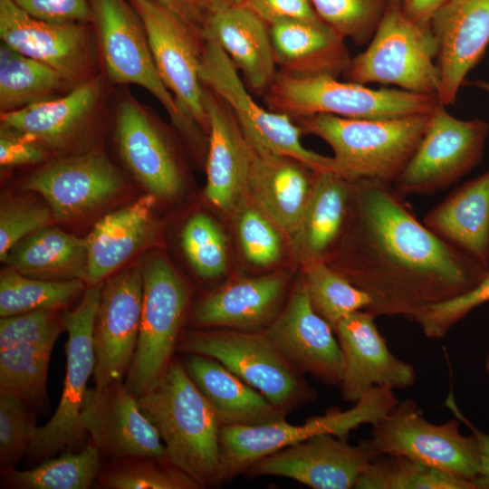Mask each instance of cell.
Returning <instances> with one entry per match:
<instances>
[{
  "instance_id": "6da1fadb",
  "label": "cell",
  "mask_w": 489,
  "mask_h": 489,
  "mask_svg": "<svg viewBox=\"0 0 489 489\" xmlns=\"http://www.w3.org/2000/svg\"><path fill=\"white\" fill-rule=\"evenodd\" d=\"M340 257L329 264L371 298L376 317L415 321L431 305L475 287L485 267L420 222L392 184L353 182Z\"/></svg>"
},
{
  "instance_id": "7a4b0ae2",
  "label": "cell",
  "mask_w": 489,
  "mask_h": 489,
  "mask_svg": "<svg viewBox=\"0 0 489 489\" xmlns=\"http://www.w3.org/2000/svg\"><path fill=\"white\" fill-rule=\"evenodd\" d=\"M173 463L202 488L222 484V424L177 356L159 380L136 397Z\"/></svg>"
},
{
  "instance_id": "3957f363",
  "label": "cell",
  "mask_w": 489,
  "mask_h": 489,
  "mask_svg": "<svg viewBox=\"0 0 489 489\" xmlns=\"http://www.w3.org/2000/svg\"><path fill=\"white\" fill-rule=\"evenodd\" d=\"M431 113L388 119L316 114L296 123L303 133L321 139L331 148L334 172L343 178L393 184L421 141Z\"/></svg>"
},
{
  "instance_id": "277c9868",
  "label": "cell",
  "mask_w": 489,
  "mask_h": 489,
  "mask_svg": "<svg viewBox=\"0 0 489 489\" xmlns=\"http://www.w3.org/2000/svg\"><path fill=\"white\" fill-rule=\"evenodd\" d=\"M267 109L293 120L329 114L350 119H388L431 113L436 95L401 89H371L332 76L295 77L278 71L263 94Z\"/></svg>"
},
{
  "instance_id": "5b68a950",
  "label": "cell",
  "mask_w": 489,
  "mask_h": 489,
  "mask_svg": "<svg viewBox=\"0 0 489 489\" xmlns=\"http://www.w3.org/2000/svg\"><path fill=\"white\" fill-rule=\"evenodd\" d=\"M177 352L214 358L287 415L313 402L316 390L264 332L195 329L183 332Z\"/></svg>"
},
{
  "instance_id": "8992f818",
  "label": "cell",
  "mask_w": 489,
  "mask_h": 489,
  "mask_svg": "<svg viewBox=\"0 0 489 489\" xmlns=\"http://www.w3.org/2000/svg\"><path fill=\"white\" fill-rule=\"evenodd\" d=\"M392 388L375 387L347 410L331 408L308 418L302 425L286 419L258 426H222L220 462L222 483H228L259 459L283 447L321 434L348 438L363 424L371 426L386 417L398 403Z\"/></svg>"
},
{
  "instance_id": "52a82bcc",
  "label": "cell",
  "mask_w": 489,
  "mask_h": 489,
  "mask_svg": "<svg viewBox=\"0 0 489 489\" xmlns=\"http://www.w3.org/2000/svg\"><path fill=\"white\" fill-rule=\"evenodd\" d=\"M140 266L143 302L139 335L124 379L135 397L149 390L177 356L190 299L187 283L161 255L148 256Z\"/></svg>"
},
{
  "instance_id": "ba28073f",
  "label": "cell",
  "mask_w": 489,
  "mask_h": 489,
  "mask_svg": "<svg viewBox=\"0 0 489 489\" xmlns=\"http://www.w3.org/2000/svg\"><path fill=\"white\" fill-rule=\"evenodd\" d=\"M103 283L86 287L78 305L63 310L66 372L58 407L39 427L25 456L30 468L65 450L79 451L89 440L81 413L95 368L93 327Z\"/></svg>"
},
{
  "instance_id": "9c48e42d",
  "label": "cell",
  "mask_w": 489,
  "mask_h": 489,
  "mask_svg": "<svg viewBox=\"0 0 489 489\" xmlns=\"http://www.w3.org/2000/svg\"><path fill=\"white\" fill-rule=\"evenodd\" d=\"M92 24L111 82L135 84L165 108L176 128L197 146L206 134L177 106L157 69L143 21L129 0H90Z\"/></svg>"
},
{
  "instance_id": "30bf717a",
  "label": "cell",
  "mask_w": 489,
  "mask_h": 489,
  "mask_svg": "<svg viewBox=\"0 0 489 489\" xmlns=\"http://www.w3.org/2000/svg\"><path fill=\"white\" fill-rule=\"evenodd\" d=\"M437 43L429 28L422 27L388 5L368 47L351 57L343 73L347 82H378L420 94H437Z\"/></svg>"
},
{
  "instance_id": "8fae6325",
  "label": "cell",
  "mask_w": 489,
  "mask_h": 489,
  "mask_svg": "<svg viewBox=\"0 0 489 489\" xmlns=\"http://www.w3.org/2000/svg\"><path fill=\"white\" fill-rule=\"evenodd\" d=\"M199 76L202 84L218 95L234 113L244 137L261 152L289 156L315 171H335L332 157L306 149L302 129L289 116L259 105L220 45L205 41Z\"/></svg>"
},
{
  "instance_id": "7c38bea8",
  "label": "cell",
  "mask_w": 489,
  "mask_h": 489,
  "mask_svg": "<svg viewBox=\"0 0 489 489\" xmlns=\"http://www.w3.org/2000/svg\"><path fill=\"white\" fill-rule=\"evenodd\" d=\"M488 133L485 120L458 119L439 103L393 187L404 197L433 195L450 187L480 164Z\"/></svg>"
},
{
  "instance_id": "4fadbf2b",
  "label": "cell",
  "mask_w": 489,
  "mask_h": 489,
  "mask_svg": "<svg viewBox=\"0 0 489 489\" xmlns=\"http://www.w3.org/2000/svg\"><path fill=\"white\" fill-rule=\"evenodd\" d=\"M459 427L455 417L443 424L429 422L408 399L372 425L370 440L380 455L407 456L474 483L480 469L477 441Z\"/></svg>"
},
{
  "instance_id": "5bb4252c",
  "label": "cell",
  "mask_w": 489,
  "mask_h": 489,
  "mask_svg": "<svg viewBox=\"0 0 489 489\" xmlns=\"http://www.w3.org/2000/svg\"><path fill=\"white\" fill-rule=\"evenodd\" d=\"M129 1L143 21L162 82L184 115L208 135L199 76L205 43L200 31L158 0Z\"/></svg>"
},
{
  "instance_id": "9a60e30c",
  "label": "cell",
  "mask_w": 489,
  "mask_h": 489,
  "mask_svg": "<svg viewBox=\"0 0 489 489\" xmlns=\"http://www.w3.org/2000/svg\"><path fill=\"white\" fill-rule=\"evenodd\" d=\"M63 331V310L1 317L0 392L17 397L39 415L46 413L50 358Z\"/></svg>"
},
{
  "instance_id": "2e32d148",
  "label": "cell",
  "mask_w": 489,
  "mask_h": 489,
  "mask_svg": "<svg viewBox=\"0 0 489 489\" xmlns=\"http://www.w3.org/2000/svg\"><path fill=\"white\" fill-rule=\"evenodd\" d=\"M0 38L16 52L54 69L73 86L94 77L98 41L92 24L41 20L12 0H0Z\"/></svg>"
},
{
  "instance_id": "e0dca14e",
  "label": "cell",
  "mask_w": 489,
  "mask_h": 489,
  "mask_svg": "<svg viewBox=\"0 0 489 489\" xmlns=\"http://www.w3.org/2000/svg\"><path fill=\"white\" fill-rule=\"evenodd\" d=\"M379 455L370 439L351 445L348 438L321 434L259 459L245 475L285 477L313 489H350Z\"/></svg>"
},
{
  "instance_id": "ac0fdd59",
  "label": "cell",
  "mask_w": 489,
  "mask_h": 489,
  "mask_svg": "<svg viewBox=\"0 0 489 489\" xmlns=\"http://www.w3.org/2000/svg\"><path fill=\"white\" fill-rule=\"evenodd\" d=\"M142 302L140 265L103 283L93 327L96 388L124 380L139 340Z\"/></svg>"
},
{
  "instance_id": "d6986e66",
  "label": "cell",
  "mask_w": 489,
  "mask_h": 489,
  "mask_svg": "<svg viewBox=\"0 0 489 489\" xmlns=\"http://www.w3.org/2000/svg\"><path fill=\"white\" fill-rule=\"evenodd\" d=\"M122 187L117 168L98 151L54 160L21 185L46 200L56 221L73 220L99 208Z\"/></svg>"
},
{
  "instance_id": "ffe728a7",
  "label": "cell",
  "mask_w": 489,
  "mask_h": 489,
  "mask_svg": "<svg viewBox=\"0 0 489 489\" xmlns=\"http://www.w3.org/2000/svg\"><path fill=\"white\" fill-rule=\"evenodd\" d=\"M263 331L304 375L326 385L339 386L343 368L340 346L333 328L312 306L302 280Z\"/></svg>"
},
{
  "instance_id": "44dd1931",
  "label": "cell",
  "mask_w": 489,
  "mask_h": 489,
  "mask_svg": "<svg viewBox=\"0 0 489 489\" xmlns=\"http://www.w3.org/2000/svg\"><path fill=\"white\" fill-rule=\"evenodd\" d=\"M376 318L360 310L342 319L334 330L343 360L338 387L342 399L351 404L372 388L406 389L416 381L414 367L389 350Z\"/></svg>"
},
{
  "instance_id": "7402d4cb",
  "label": "cell",
  "mask_w": 489,
  "mask_h": 489,
  "mask_svg": "<svg viewBox=\"0 0 489 489\" xmlns=\"http://www.w3.org/2000/svg\"><path fill=\"white\" fill-rule=\"evenodd\" d=\"M81 417L102 462L132 455H168L158 432L124 380L88 388Z\"/></svg>"
},
{
  "instance_id": "603a6c76",
  "label": "cell",
  "mask_w": 489,
  "mask_h": 489,
  "mask_svg": "<svg viewBox=\"0 0 489 489\" xmlns=\"http://www.w3.org/2000/svg\"><path fill=\"white\" fill-rule=\"evenodd\" d=\"M437 43L438 102L455 103L468 72L489 45V0H448L432 17Z\"/></svg>"
},
{
  "instance_id": "cb8c5ba5",
  "label": "cell",
  "mask_w": 489,
  "mask_h": 489,
  "mask_svg": "<svg viewBox=\"0 0 489 489\" xmlns=\"http://www.w3.org/2000/svg\"><path fill=\"white\" fill-rule=\"evenodd\" d=\"M208 120L207 199L225 213H235L249 197L248 179L254 149L244 137L228 105L204 86Z\"/></svg>"
},
{
  "instance_id": "d4e9b609",
  "label": "cell",
  "mask_w": 489,
  "mask_h": 489,
  "mask_svg": "<svg viewBox=\"0 0 489 489\" xmlns=\"http://www.w3.org/2000/svg\"><path fill=\"white\" fill-rule=\"evenodd\" d=\"M120 156L150 194L169 198L182 187V174L163 129L133 98H124L116 110Z\"/></svg>"
},
{
  "instance_id": "484cf974",
  "label": "cell",
  "mask_w": 489,
  "mask_h": 489,
  "mask_svg": "<svg viewBox=\"0 0 489 489\" xmlns=\"http://www.w3.org/2000/svg\"><path fill=\"white\" fill-rule=\"evenodd\" d=\"M287 282L279 273L232 281L199 299L189 322L196 329L262 331L282 311Z\"/></svg>"
},
{
  "instance_id": "4316f807",
  "label": "cell",
  "mask_w": 489,
  "mask_h": 489,
  "mask_svg": "<svg viewBox=\"0 0 489 489\" xmlns=\"http://www.w3.org/2000/svg\"><path fill=\"white\" fill-rule=\"evenodd\" d=\"M101 96L102 83L98 77H92L61 97L1 113V130L47 150H62L91 127Z\"/></svg>"
},
{
  "instance_id": "83f0119b",
  "label": "cell",
  "mask_w": 489,
  "mask_h": 489,
  "mask_svg": "<svg viewBox=\"0 0 489 489\" xmlns=\"http://www.w3.org/2000/svg\"><path fill=\"white\" fill-rule=\"evenodd\" d=\"M204 41L217 43L242 73L250 91L264 94L278 71L270 24L246 5L208 13Z\"/></svg>"
},
{
  "instance_id": "f1b7e54d",
  "label": "cell",
  "mask_w": 489,
  "mask_h": 489,
  "mask_svg": "<svg viewBox=\"0 0 489 489\" xmlns=\"http://www.w3.org/2000/svg\"><path fill=\"white\" fill-rule=\"evenodd\" d=\"M270 32L276 65L285 74L338 78L350 63L345 38L320 18L276 22Z\"/></svg>"
},
{
  "instance_id": "f546056e",
  "label": "cell",
  "mask_w": 489,
  "mask_h": 489,
  "mask_svg": "<svg viewBox=\"0 0 489 489\" xmlns=\"http://www.w3.org/2000/svg\"><path fill=\"white\" fill-rule=\"evenodd\" d=\"M317 172L292 157L254 149L248 195L292 236L312 194Z\"/></svg>"
},
{
  "instance_id": "4dcf8cb0",
  "label": "cell",
  "mask_w": 489,
  "mask_h": 489,
  "mask_svg": "<svg viewBox=\"0 0 489 489\" xmlns=\"http://www.w3.org/2000/svg\"><path fill=\"white\" fill-rule=\"evenodd\" d=\"M186 371L216 411L222 426H258L286 419L273 405L219 360L182 353Z\"/></svg>"
},
{
  "instance_id": "1f68e13d",
  "label": "cell",
  "mask_w": 489,
  "mask_h": 489,
  "mask_svg": "<svg viewBox=\"0 0 489 489\" xmlns=\"http://www.w3.org/2000/svg\"><path fill=\"white\" fill-rule=\"evenodd\" d=\"M422 222L441 239L489 267V169L453 190Z\"/></svg>"
},
{
  "instance_id": "d6a6232c",
  "label": "cell",
  "mask_w": 489,
  "mask_h": 489,
  "mask_svg": "<svg viewBox=\"0 0 489 489\" xmlns=\"http://www.w3.org/2000/svg\"><path fill=\"white\" fill-rule=\"evenodd\" d=\"M156 197L145 195L111 212L93 226L86 238V283H102L146 244L153 235Z\"/></svg>"
},
{
  "instance_id": "836d02e7",
  "label": "cell",
  "mask_w": 489,
  "mask_h": 489,
  "mask_svg": "<svg viewBox=\"0 0 489 489\" xmlns=\"http://www.w3.org/2000/svg\"><path fill=\"white\" fill-rule=\"evenodd\" d=\"M353 182L334 171H318L312 194L300 225L292 235L301 261L319 258L328 263L346 232Z\"/></svg>"
},
{
  "instance_id": "e575fe53",
  "label": "cell",
  "mask_w": 489,
  "mask_h": 489,
  "mask_svg": "<svg viewBox=\"0 0 489 489\" xmlns=\"http://www.w3.org/2000/svg\"><path fill=\"white\" fill-rule=\"evenodd\" d=\"M3 262L7 267L32 278L85 282L86 238L47 225L16 244Z\"/></svg>"
},
{
  "instance_id": "d590c367",
  "label": "cell",
  "mask_w": 489,
  "mask_h": 489,
  "mask_svg": "<svg viewBox=\"0 0 489 489\" xmlns=\"http://www.w3.org/2000/svg\"><path fill=\"white\" fill-rule=\"evenodd\" d=\"M71 84L50 66L1 42L0 111L7 113L53 100L71 91Z\"/></svg>"
},
{
  "instance_id": "8d00e7d4",
  "label": "cell",
  "mask_w": 489,
  "mask_h": 489,
  "mask_svg": "<svg viewBox=\"0 0 489 489\" xmlns=\"http://www.w3.org/2000/svg\"><path fill=\"white\" fill-rule=\"evenodd\" d=\"M101 467V454L89 439L81 450H65L29 469H0V485L7 489H89Z\"/></svg>"
},
{
  "instance_id": "74e56055",
  "label": "cell",
  "mask_w": 489,
  "mask_h": 489,
  "mask_svg": "<svg viewBox=\"0 0 489 489\" xmlns=\"http://www.w3.org/2000/svg\"><path fill=\"white\" fill-rule=\"evenodd\" d=\"M94 485L102 489H201L168 455H132L106 462Z\"/></svg>"
},
{
  "instance_id": "f35d334b",
  "label": "cell",
  "mask_w": 489,
  "mask_h": 489,
  "mask_svg": "<svg viewBox=\"0 0 489 489\" xmlns=\"http://www.w3.org/2000/svg\"><path fill=\"white\" fill-rule=\"evenodd\" d=\"M79 279L53 281L25 276L6 267L0 274V317L64 308L86 289Z\"/></svg>"
},
{
  "instance_id": "ab89813d",
  "label": "cell",
  "mask_w": 489,
  "mask_h": 489,
  "mask_svg": "<svg viewBox=\"0 0 489 489\" xmlns=\"http://www.w3.org/2000/svg\"><path fill=\"white\" fill-rule=\"evenodd\" d=\"M302 276L309 300L316 312L335 330L348 315L366 310L371 298L346 277L319 258L302 261Z\"/></svg>"
},
{
  "instance_id": "60d3db41",
  "label": "cell",
  "mask_w": 489,
  "mask_h": 489,
  "mask_svg": "<svg viewBox=\"0 0 489 489\" xmlns=\"http://www.w3.org/2000/svg\"><path fill=\"white\" fill-rule=\"evenodd\" d=\"M356 489H476L474 483L403 455H380Z\"/></svg>"
},
{
  "instance_id": "b9f144b4",
  "label": "cell",
  "mask_w": 489,
  "mask_h": 489,
  "mask_svg": "<svg viewBox=\"0 0 489 489\" xmlns=\"http://www.w3.org/2000/svg\"><path fill=\"white\" fill-rule=\"evenodd\" d=\"M181 244L188 262L200 277L213 279L225 272V235L208 216L196 214L190 217L182 230Z\"/></svg>"
},
{
  "instance_id": "7bdbcfd3",
  "label": "cell",
  "mask_w": 489,
  "mask_h": 489,
  "mask_svg": "<svg viewBox=\"0 0 489 489\" xmlns=\"http://www.w3.org/2000/svg\"><path fill=\"white\" fill-rule=\"evenodd\" d=\"M235 213L239 242L245 258L257 266L278 262L283 252L280 226L250 197Z\"/></svg>"
},
{
  "instance_id": "ee69618b",
  "label": "cell",
  "mask_w": 489,
  "mask_h": 489,
  "mask_svg": "<svg viewBox=\"0 0 489 489\" xmlns=\"http://www.w3.org/2000/svg\"><path fill=\"white\" fill-rule=\"evenodd\" d=\"M318 16L344 38L357 44L371 39L388 0H311Z\"/></svg>"
},
{
  "instance_id": "f6af8a7d",
  "label": "cell",
  "mask_w": 489,
  "mask_h": 489,
  "mask_svg": "<svg viewBox=\"0 0 489 489\" xmlns=\"http://www.w3.org/2000/svg\"><path fill=\"white\" fill-rule=\"evenodd\" d=\"M37 413L22 399L0 392V469L16 467L37 433Z\"/></svg>"
},
{
  "instance_id": "bcb514c9",
  "label": "cell",
  "mask_w": 489,
  "mask_h": 489,
  "mask_svg": "<svg viewBox=\"0 0 489 489\" xmlns=\"http://www.w3.org/2000/svg\"><path fill=\"white\" fill-rule=\"evenodd\" d=\"M54 220L49 206L23 197L2 199L0 206V259L20 241Z\"/></svg>"
},
{
  "instance_id": "7dc6e473",
  "label": "cell",
  "mask_w": 489,
  "mask_h": 489,
  "mask_svg": "<svg viewBox=\"0 0 489 489\" xmlns=\"http://www.w3.org/2000/svg\"><path fill=\"white\" fill-rule=\"evenodd\" d=\"M489 302V273L473 289L450 300L434 304L415 320L424 335L441 339L472 311Z\"/></svg>"
},
{
  "instance_id": "c3c4849f",
  "label": "cell",
  "mask_w": 489,
  "mask_h": 489,
  "mask_svg": "<svg viewBox=\"0 0 489 489\" xmlns=\"http://www.w3.org/2000/svg\"><path fill=\"white\" fill-rule=\"evenodd\" d=\"M33 17L53 23L92 24L90 0H12Z\"/></svg>"
},
{
  "instance_id": "681fc988",
  "label": "cell",
  "mask_w": 489,
  "mask_h": 489,
  "mask_svg": "<svg viewBox=\"0 0 489 489\" xmlns=\"http://www.w3.org/2000/svg\"><path fill=\"white\" fill-rule=\"evenodd\" d=\"M246 6L268 24L283 20L320 18L311 0H248Z\"/></svg>"
},
{
  "instance_id": "f907efd6",
  "label": "cell",
  "mask_w": 489,
  "mask_h": 489,
  "mask_svg": "<svg viewBox=\"0 0 489 489\" xmlns=\"http://www.w3.org/2000/svg\"><path fill=\"white\" fill-rule=\"evenodd\" d=\"M47 149L37 143L1 130L0 164L14 167L41 162L46 158Z\"/></svg>"
},
{
  "instance_id": "816d5d0a",
  "label": "cell",
  "mask_w": 489,
  "mask_h": 489,
  "mask_svg": "<svg viewBox=\"0 0 489 489\" xmlns=\"http://www.w3.org/2000/svg\"><path fill=\"white\" fill-rule=\"evenodd\" d=\"M445 406L448 408L455 417L465 424L475 436L480 456V469L476 479L474 481L476 489H489V434L484 433L475 427L458 408L452 392L447 396Z\"/></svg>"
},
{
  "instance_id": "f5cc1de1",
  "label": "cell",
  "mask_w": 489,
  "mask_h": 489,
  "mask_svg": "<svg viewBox=\"0 0 489 489\" xmlns=\"http://www.w3.org/2000/svg\"><path fill=\"white\" fill-rule=\"evenodd\" d=\"M448 0H402V13L416 24L429 28L434 14Z\"/></svg>"
},
{
  "instance_id": "db71d44e",
  "label": "cell",
  "mask_w": 489,
  "mask_h": 489,
  "mask_svg": "<svg viewBox=\"0 0 489 489\" xmlns=\"http://www.w3.org/2000/svg\"><path fill=\"white\" fill-rule=\"evenodd\" d=\"M188 24L200 31L207 15L199 0H158Z\"/></svg>"
},
{
  "instance_id": "11a10c76",
  "label": "cell",
  "mask_w": 489,
  "mask_h": 489,
  "mask_svg": "<svg viewBox=\"0 0 489 489\" xmlns=\"http://www.w3.org/2000/svg\"><path fill=\"white\" fill-rule=\"evenodd\" d=\"M207 13L225 11L246 5L248 0H199Z\"/></svg>"
},
{
  "instance_id": "9f6ffc18",
  "label": "cell",
  "mask_w": 489,
  "mask_h": 489,
  "mask_svg": "<svg viewBox=\"0 0 489 489\" xmlns=\"http://www.w3.org/2000/svg\"><path fill=\"white\" fill-rule=\"evenodd\" d=\"M476 87H479L480 89L489 92V82L484 81H477L473 83Z\"/></svg>"
},
{
  "instance_id": "6f0895ef",
  "label": "cell",
  "mask_w": 489,
  "mask_h": 489,
  "mask_svg": "<svg viewBox=\"0 0 489 489\" xmlns=\"http://www.w3.org/2000/svg\"><path fill=\"white\" fill-rule=\"evenodd\" d=\"M388 5L400 7L402 0H388Z\"/></svg>"
},
{
  "instance_id": "680465c9",
  "label": "cell",
  "mask_w": 489,
  "mask_h": 489,
  "mask_svg": "<svg viewBox=\"0 0 489 489\" xmlns=\"http://www.w3.org/2000/svg\"><path fill=\"white\" fill-rule=\"evenodd\" d=\"M484 368H485L486 372L489 374V353L485 358Z\"/></svg>"
}]
</instances>
